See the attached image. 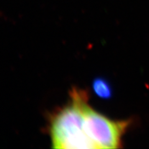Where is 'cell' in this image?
I'll return each mask as SVG.
<instances>
[{"instance_id": "cell-1", "label": "cell", "mask_w": 149, "mask_h": 149, "mask_svg": "<svg viewBox=\"0 0 149 149\" xmlns=\"http://www.w3.org/2000/svg\"><path fill=\"white\" fill-rule=\"evenodd\" d=\"M70 101L51 116L49 134L54 148H96L84 127V111L87 94L73 88Z\"/></svg>"}, {"instance_id": "cell-2", "label": "cell", "mask_w": 149, "mask_h": 149, "mask_svg": "<svg viewBox=\"0 0 149 149\" xmlns=\"http://www.w3.org/2000/svg\"><path fill=\"white\" fill-rule=\"evenodd\" d=\"M84 127L96 148H118L122 145L124 134L130 120H116L93 109L88 101L84 105Z\"/></svg>"}, {"instance_id": "cell-3", "label": "cell", "mask_w": 149, "mask_h": 149, "mask_svg": "<svg viewBox=\"0 0 149 149\" xmlns=\"http://www.w3.org/2000/svg\"><path fill=\"white\" fill-rule=\"evenodd\" d=\"M92 89L95 94L102 100L110 99L113 94L109 82L101 77L96 78L93 81Z\"/></svg>"}]
</instances>
